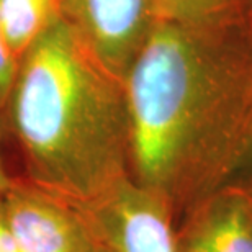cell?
Returning a JSON list of instances; mask_svg holds the SVG:
<instances>
[{"label": "cell", "instance_id": "cell-14", "mask_svg": "<svg viewBox=\"0 0 252 252\" xmlns=\"http://www.w3.org/2000/svg\"><path fill=\"white\" fill-rule=\"evenodd\" d=\"M92 252H112L108 248H105L103 244H100V243H97V246H95V249L92 251Z\"/></svg>", "mask_w": 252, "mask_h": 252}, {"label": "cell", "instance_id": "cell-3", "mask_svg": "<svg viewBox=\"0 0 252 252\" xmlns=\"http://www.w3.org/2000/svg\"><path fill=\"white\" fill-rule=\"evenodd\" d=\"M77 208L95 239L112 252H179L167 203L131 177Z\"/></svg>", "mask_w": 252, "mask_h": 252}, {"label": "cell", "instance_id": "cell-5", "mask_svg": "<svg viewBox=\"0 0 252 252\" xmlns=\"http://www.w3.org/2000/svg\"><path fill=\"white\" fill-rule=\"evenodd\" d=\"M2 201L18 252H92L98 243L77 206L27 180L13 177Z\"/></svg>", "mask_w": 252, "mask_h": 252}, {"label": "cell", "instance_id": "cell-12", "mask_svg": "<svg viewBox=\"0 0 252 252\" xmlns=\"http://www.w3.org/2000/svg\"><path fill=\"white\" fill-rule=\"evenodd\" d=\"M244 27H246V33H248V38L251 41V46H252V0L249 2L248 12H246V17H244Z\"/></svg>", "mask_w": 252, "mask_h": 252}, {"label": "cell", "instance_id": "cell-11", "mask_svg": "<svg viewBox=\"0 0 252 252\" xmlns=\"http://www.w3.org/2000/svg\"><path fill=\"white\" fill-rule=\"evenodd\" d=\"M12 182H13V177H12V174H10V169H8L3 151H2V146H0V196L5 195V191L10 189Z\"/></svg>", "mask_w": 252, "mask_h": 252}, {"label": "cell", "instance_id": "cell-13", "mask_svg": "<svg viewBox=\"0 0 252 252\" xmlns=\"http://www.w3.org/2000/svg\"><path fill=\"white\" fill-rule=\"evenodd\" d=\"M248 169H251V174H249V179L244 182V185L248 187L249 195H251V198H252V159H251V162H249V167H248Z\"/></svg>", "mask_w": 252, "mask_h": 252}, {"label": "cell", "instance_id": "cell-9", "mask_svg": "<svg viewBox=\"0 0 252 252\" xmlns=\"http://www.w3.org/2000/svg\"><path fill=\"white\" fill-rule=\"evenodd\" d=\"M20 64V58L13 51L12 44H10L5 27L0 17V108L3 107L5 100H7L10 89L13 85L15 75H17Z\"/></svg>", "mask_w": 252, "mask_h": 252}, {"label": "cell", "instance_id": "cell-1", "mask_svg": "<svg viewBox=\"0 0 252 252\" xmlns=\"http://www.w3.org/2000/svg\"><path fill=\"white\" fill-rule=\"evenodd\" d=\"M129 177L175 226L252 159V46L244 22L158 20L123 75Z\"/></svg>", "mask_w": 252, "mask_h": 252}, {"label": "cell", "instance_id": "cell-4", "mask_svg": "<svg viewBox=\"0 0 252 252\" xmlns=\"http://www.w3.org/2000/svg\"><path fill=\"white\" fill-rule=\"evenodd\" d=\"M61 20L123 79L158 17L156 0H59Z\"/></svg>", "mask_w": 252, "mask_h": 252}, {"label": "cell", "instance_id": "cell-2", "mask_svg": "<svg viewBox=\"0 0 252 252\" xmlns=\"http://www.w3.org/2000/svg\"><path fill=\"white\" fill-rule=\"evenodd\" d=\"M12 177L84 206L129 177V112L122 77L58 20L20 59L0 108Z\"/></svg>", "mask_w": 252, "mask_h": 252}, {"label": "cell", "instance_id": "cell-7", "mask_svg": "<svg viewBox=\"0 0 252 252\" xmlns=\"http://www.w3.org/2000/svg\"><path fill=\"white\" fill-rule=\"evenodd\" d=\"M0 17L13 51L22 59L27 49L61 20L59 0H0Z\"/></svg>", "mask_w": 252, "mask_h": 252}, {"label": "cell", "instance_id": "cell-15", "mask_svg": "<svg viewBox=\"0 0 252 252\" xmlns=\"http://www.w3.org/2000/svg\"><path fill=\"white\" fill-rule=\"evenodd\" d=\"M179 249V248H177ZM179 252H189V251H185V249H179Z\"/></svg>", "mask_w": 252, "mask_h": 252}, {"label": "cell", "instance_id": "cell-10", "mask_svg": "<svg viewBox=\"0 0 252 252\" xmlns=\"http://www.w3.org/2000/svg\"><path fill=\"white\" fill-rule=\"evenodd\" d=\"M2 198L3 196H0V252H18V248L7 224V220H5Z\"/></svg>", "mask_w": 252, "mask_h": 252}, {"label": "cell", "instance_id": "cell-6", "mask_svg": "<svg viewBox=\"0 0 252 252\" xmlns=\"http://www.w3.org/2000/svg\"><path fill=\"white\" fill-rule=\"evenodd\" d=\"M177 248L189 252H252V198L231 182L200 201L177 226Z\"/></svg>", "mask_w": 252, "mask_h": 252}, {"label": "cell", "instance_id": "cell-8", "mask_svg": "<svg viewBox=\"0 0 252 252\" xmlns=\"http://www.w3.org/2000/svg\"><path fill=\"white\" fill-rule=\"evenodd\" d=\"M251 0H156L159 20L185 25L244 22Z\"/></svg>", "mask_w": 252, "mask_h": 252}]
</instances>
